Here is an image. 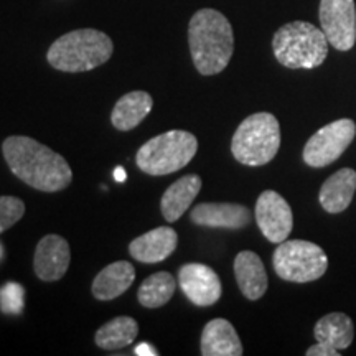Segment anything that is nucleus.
<instances>
[{
  "mask_svg": "<svg viewBox=\"0 0 356 356\" xmlns=\"http://www.w3.org/2000/svg\"><path fill=\"white\" fill-rule=\"evenodd\" d=\"M177 244V231L168 226H159V228L147 231L145 234L134 239L129 244V252L136 261L155 264V262L165 261L175 251Z\"/></svg>",
  "mask_w": 356,
  "mask_h": 356,
  "instance_id": "nucleus-14",
  "label": "nucleus"
},
{
  "mask_svg": "<svg viewBox=\"0 0 356 356\" xmlns=\"http://www.w3.org/2000/svg\"><path fill=\"white\" fill-rule=\"evenodd\" d=\"M356 136V124L351 119H338L318 129L304 147V162L309 167H327L341 157Z\"/></svg>",
  "mask_w": 356,
  "mask_h": 356,
  "instance_id": "nucleus-8",
  "label": "nucleus"
},
{
  "mask_svg": "<svg viewBox=\"0 0 356 356\" xmlns=\"http://www.w3.org/2000/svg\"><path fill=\"white\" fill-rule=\"evenodd\" d=\"M114 178H115V181H119V184H122V181L127 178V173H126V170H124L122 167H118V168H115V170H114Z\"/></svg>",
  "mask_w": 356,
  "mask_h": 356,
  "instance_id": "nucleus-28",
  "label": "nucleus"
},
{
  "mask_svg": "<svg viewBox=\"0 0 356 356\" xmlns=\"http://www.w3.org/2000/svg\"><path fill=\"white\" fill-rule=\"evenodd\" d=\"M273 266L280 279L305 284L322 277L328 267V257L318 244L304 239H286L275 248Z\"/></svg>",
  "mask_w": 356,
  "mask_h": 356,
  "instance_id": "nucleus-7",
  "label": "nucleus"
},
{
  "mask_svg": "<svg viewBox=\"0 0 356 356\" xmlns=\"http://www.w3.org/2000/svg\"><path fill=\"white\" fill-rule=\"evenodd\" d=\"M314 333L317 341L330 345L335 350H345L353 341L355 328L348 315L341 314V312H333L318 320Z\"/></svg>",
  "mask_w": 356,
  "mask_h": 356,
  "instance_id": "nucleus-21",
  "label": "nucleus"
},
{
  "mask_svg": "<svg viewBox=\"0 0 356 356\" xmlns=\"http://www.w3.org/2000/svg\"><path fill=\"white\" fill-rule=\"evenodd\" d=\"M114 43L104 32L81 29L65 33L48 48L47 60L63 73H83L104 65L113 56Z\"/></svg>",
  "mask_w": 356,
  "mask_h": 356,
  "instance_id": "nucleus-3",
  "label": "nucleus"
},
{
  "mask_svg": "<svg viewBox=\"0 0 356 356\" xmlns=\"http://www.w3.org/2000/svg\"><path fill=\"white\" fill-rule=\"evenodd\" d=\"M234 275L239 291L249 300H259L267 291V273L261 257L252 251H241L234 259Z\"/></svg>",
  "mask_w": 356,
  "mask_h": 356,
  "instance_id": "nucleus-16",
  "label": "nucleus"
},
{
  "mask_svg": "<svg viewBox=\"0 0 356 356\" xmlns=\"http://www.w3.org/2000/svg\"><path fill=\"white\" fill-rule=\"evenodd\" d=\"M2 152L13 175L38 191L55 193L65 190L73 180V172L65 157L32 137H7Z\"/></svg>",
  "mask_w": 356,
  "mask_h": 356,
  "instance_id": "nucleus-1",
  "label": "nucleus"
},
{
  "mask_svg": "<svg viewBox=\"0 0 356 356\" xmlns=\"http://www.w3.org/2000/svg\"><path fill=\"white\" fill-rule=\"evenodd\" d=\"M273 51L275 60L286 68L314 70L327 60L328 40L322 29L296 20L274 33Z\"/></svg>",
  "mask_w": 356,
  "mask_h": 356,
  "instance_id": "nucleus-4",
  "label": "nucleus"
},
{
  "mask_svg": "<svg viewBox=\"0 0 356 356\" xmlns=\"http://www.w3.org/2000/svg\"><path fill=\"white\" fill-rule=\"evenodd\" d=\"M177 289V280L170 273H162L149 275L144 282L140 284L137 299L139 304L145 309H159L172 300L173 293Z\"/></svg>",
  "mask_w": 356,
  "mask_h": 356,
  "instance_id": "nucleus-23",
  "label": "nucleus"
},
{
  "mask_svg": "<svg viewBox=\"0 0 356 356\" xmlns=\"http://www.w3.org/2000/svg\"><path fill=\"white\" fill-rule=\"evenodd\" d=\"M280 126L270 113H256L239 124L231 140V152L239 163L261 167L279 152Z\"/></svg>",
  "mask_w": 356,
  "mask_h": 356,
  "instance_id": "nucleus-6",
  "label": "nucleus"
},
{
  "mask_svg": "<svg viewBox=\"0 0 356 356\" xmlns=\"http://www.w3.org/2000/svg\"><path fill=\"white\" fill-rule=\"evenodd\" d=\"M2 252H3L2 251V244H0V257H2Z\"/></svg>",
  "mask_w": 356,
  "mask_h": 356,
  "instance_id": "nucleus-29",
  "label": "nucleus"
},
{
  "mask_svg": "<svg viewBox=\"0 0 356 356\" xmlns=\"http://www.w3.org/2000/svg\"><path fill=\"white\" fill-rule=\"evenodd\" d=\"M197 150V137L191 132L175 129L147 140L137 152L136 162L147 175L163 177L188 165Z\"/></svg>",
  "mask_w": 356,
  "mask_h": 356,
  "instance_id": "nucleus-5",
  "label": "nucleus"
},
{
  "mask_svg": "<svg viewBox=\"0 0 356 356\" xmlns=\"http://www.w3.org/2000/svg\"><path fill=\"white\" fill-rule=\"evenodd\" d=\"M318 15L328 43L340 51L351 50L356 40L355 0H320Z\"/></svg>",
  "mask_w": 356,
  "mask_h": 356,
  "instance_id": "nucleus-9",
  "label": "nucleus"
},
{
  "mask_svg": "<svg viewBox=\"0 0 356 356\" xmlns=\"http://www.w3.org/2000/svg\"><path fill=\"white\" fill-rule=\"evenodd\" d=\"M202 190V178L198 175H185L175 184L168 186L163 193L162 202H160V210L163 218L168 222H175L184 216V213L188 210L193 200L198 197Z\"/></svg>",
  "mask_w": 356,
  "mask_h": 356,
  "instance_id": "nucleus-19",
  "label": "nucleus"
},
{
  "mask_svg": "<svg viewBox=\"0 0 356 356\" xmlns=\"http://www.w3.org/2000/svg\"><path fill=\"white\" fill-rule=\"evenodd\" d=\"M256 221L267 241L280 244L292 233L293 215L291 204L277 191H262L256 202Z\"/></svg>",
  "mask_w": 356,
  "mask_h": 356,
  "instance_id": "nucleus-10",
  "label": "nucleus"
},
{
  "mask_svg": "<svg viewBox=\"0 0 356 356\" xmlns=\"http://www.w3.org/2000/svg\"><path fill=\"white\" fill-rule=\"evenodd\" d=\"M356 191V172L353 168H341L325 180L318 193L320 204L325 211L337 215L350 207Z\"/></svg>",
  "mask_w": 356,
  "mask_h": 356,
  "instance_id": "nucleus-17",
  "label": "nucleus"
},
{
  "mask_svg": "<svg viewBox=\"0 0 356 356\" xmlns=\"http://www.w3.org/2000/svg\"><path fill=\"white\" fill-rule=\"evenodd\" d=\"M203 356H241L243 345L228 320L215 318L204 325L200 341Z\"/></svg>",
  "mask_w": 356,
  "mask_h": 356,
  "instance_id": "nucleus-15",
  "label": "nucleus"
},
{
  "mask_svg": "<svg viewBox=\"0 0 356 356\" xmlns=\"http://www.w3.org/2000/svg\"><path fill=\"white\" fill-rule=\"evenodd\" d=\"M178 286L191 304L210 307L220 300L222 287L218 274L210 266L188 262L178 269Z\"/></svg>",
  "mask_w": 356,
  "mask_h": 356,
  "instance_id": "nucleus-11",
  "label": "nucleus"
},
{
  "mask_svg": "<svg viewBox=\"0 0 356 356\" xmlns=\"http://www.w3.org/2000/svg\"><path fill=\"white\" fill-rule=\"evenodd\" d=\"M188 44L195 68L203 76L221 73L234 51L229 20L215 8H202L190 19Z\"/></svg>",
  "mask_w": 356,
  "mask_h": 356,
  "instance_id": "nucleus-2",
  "label": "nucleus"
},
{
  "mask_svg": "<svg viewBox=\"0 0 356 356\" xmlns=\"http://www.w3.org/2000/svg\"><path fill=\"white\" fill-rule=\"evenodd\" d=\"M136 355H139V356H157L159 351L155 350L152 345H149V343H140V345H137Z\"/></svg>",
  "mask_w": 356,
  "mask_h": 356,
  "instance_id": "nucleus-27",
  "label": "nucleus"
},
{
  "mask_svg": "<svg viewBox=\"0 0 356 356\" xmlns=\"http://www.w3.org/2000/svg\"><path fill=\"white\" fill-rule=\"evenodd\" d=\"M71 261L70 244L58 234H47L35 249L33 269L43 282H55L66 274Z\"/></svg>",
  "mask_w": 356,
  "mask_h": 356,
  "instance_id": "nucleus-12",
  "label": "nucleus"
},
{
  "mask_svg": "<svg viewBox=\"0 0 356 356\" xmlns=\"http://www.w3.org/2000/svg\"><path fill=\"white\" fill-rule=\"evenodd\" d=\"M305 355L307 356H338L340 355V350H335L330 345L322 343V341H317V343L307 350Z\"/></svg>",
  "mask_w": 356,
  "mask_h": 356,
  "instance_id": "nucleus-26",
  "label": "nucleus"
},
{
  "mask_svg": "<svg viewBox=\"0 0 356 356\" xmlns=\"http://www.w3.org/2000/svg\"><path fill=\"white\" fill-rule=\"evenodd\" d=\"M134 279H136V269L131 262H113L96 275L91 292L97 300H114L132 286Z\"/></svg>",
  "mask_w": 356,
  "mask_h": 356,
  "instance_id": "nucleus-18",
  "label": "nucleus"
},
{
  "mask_svg": "<svg viewBox=\"0 0 356 356\" xmlns=\"http://www.w3.org/2000/svg\"><path fill=\"white\" fill-rule=\"evenodd\" d=\"M25 215V203L17 197H0V234L17 225Z\"/></svg>",
  "mask_w": 356,
  "mask_h": 356,
  "instance_id": "nucleus-24",
  "label": "nucleus"
},
{
  "mask_svg": "<svg viewBox=\"0 0 356 356\" xmlns=\"http://www.w3.org/2000/svg\"><path fill=\"white\" fill-rule=\"evenodd\" d=\"M139 335V325L132 317H115L96 332L95 341L101 350H121L134 343Z\"/></svg>",
  "mask_w": 356,
  "mask_h": 356,
  "instance_id": "nucleus-22",
  "label": "nucleus"
},
{
  "mask_svg": "<svg viewBox=\"0 0 356 356\" xmlns=\"http://www.w3.org/2000/svg\"><path fill=\"white\" fill-rule=\"evenodd\" d=\"M154 108V99L145 91H132L124 95L115 102L113 113H111V122L118 131L127 132L136 129L144 121Z\"/></svg>",
  "mask_w": 356,
  "mask_h": 356,
  "instance_id": "nucleus-20",
  "label": "nucleus"
},
{
  "mask_svg": "<svg viewBox=\"0 0 356 356\" xmlns=\"http://www.w3.org/2000/svg\"><path fill=\"white\" fill-rule=\"evenodd\" d=\"M25 289L17 282H7L0 289V309L3 314H20L24 310Z\"/></svg>",
  "mask_w": 356,
  "mask_h": 356,
  "instance_id": "nucleus-25",
  "label": "nucleus"
},
{
  "mask_svg": "<svg viewBox=\"0 0 356 356\" xmlns=\"http://www.w3.org/2000/svg\"><path fill=\"white\" fill-rule=\"evenodd\" d=\"M191 222L204 228L243 229L251 221V213L239 203H202L190 213Z\"/></svg>",
  "mask_w": 356,
  "mask_h": 356,
  "instance_id": "nucleus-13",
  "label": "nucleus"
}]
</instances>
